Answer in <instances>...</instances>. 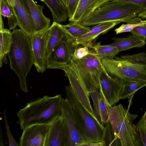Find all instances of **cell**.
Returning <instances> with one entry per match:
<instances>
[{
  "label": "cell",
  "instance_id": "cell-37",
  "mask_svg": "<svg viewBox=\"0 0 146 146\" xmlns=\"http://www.w3.org/2000/svg\"><path fill=\"white\" fill-rule=\"evenodd\" d=\"M79 146H105V143L103 141L99 142L85 141L80 144Z\"/></svg>",
  "mask_w": 146,
  "mask_h": 146
},
{
  "label": "cell",
  "instance_id": "cell-2",
  "mask_svg": "<svg viewBox=\"0 0 146 146\" xmlns=\"http://www.w3.org/2000/svg\"><path fill=\"white\" fill-rule=\"evenodd\" d=\"M12 34V42L7 55L10 66L19 78L21 90L27 93L26 77L34 64L30 38L21 29H14Z\"/></svg>",
  "mask_w": 146,
  "mask_h": 146
},
{
  "label": "cell",
  "instance_id": "cell-3",
  "mask_svg": "<svg viewBox=\"0 0 146 146\" xmlns=\"http://www.w3.org/2000/svg\"><path fill=\"white\" fill-rule=\"evenodd\" d=\"M146 54L142 52L114 58L102 60L104 69L110 76L124 81L146 82Z\"/></svg>",
  "mask_w": 146,
  "mask_h": 146
},
{
  "label": "cell",
  "instance_id": "cell-27",
  "mask_svg": "<svg viewBox=\"0 0 146 146\" xmlns=\"http://www.w3.org/2000/svg\"><path fill=\"white\" fill-rule=\"evenodd\" d=\"M123 82L124 86L121 99L131 97L137 91L146 86V82L142 81H124Z\"/></svg>",
  "mask_w": 146,
  "mask_h": 146
},
{
  "label": "cell",
  "instance_id": "cell-17",
  "mask_svg": "<svg viewBox=\"0 0 146 146\" xmlns=\"http://www.w3.org/2000/svg\"><path fill=\"white\" fill-rule=\"evenodd\" d=\"M122 22L120 21L105 22L100 23L91 28L87 33L75 40L76 45H82L90 47L92 42L98 36L106 33L110 29Z\"/></svg>",
  "mask_w": 146,
  "mask_h": 146
},
{
  "label": "cell",
  "instance_id": "cell-40",
  "mask_svg": "<svg viewBox=\"0 0 146 146\" xmlns=\"http://www.w3.org/2000/svg\"><path fill=\"white\" fill-rule=\"evenodd\" d=\"M62 1L67 8L70 0H62Z\"/></svg>",
  "mask_w": 146,
  "mask_h": 146
},
{
  "label": "cell",
  "instance_id": "cell-1",
  "mask_svg": "<svg viewBox=\"0 0 146 146\" xmlns=\"http://www.w3.org/2000/svg\"><path fill=\"white\" fill-rule=\"evenodd\" d=\"M64 99L61 94L45 95L27 103L17 113L21 129L34 124H51L62 116Z\"/></svg>",
  "mask_w": 146,
  "mask_h": 146
},
{
  "label": "cell",
  "instance_id": "cell-14",
  "mask_svg": "<svg viewBox=\"0 0 146 146\" xmlns=\"http://www.w3.org/2000/svg\"><path fill=\"white\" fill-rule=\"evenodd\" d=\"M62 116L68 133V146H79L85 141L79 132L72 107L67 97L64 100Z\"/></svg>",
  "mask_w": 146,
  "mask_h": 146
},
{
  "label": "cell",
  "instance_id": "cell-31",
  "mask_svg": "<svg viewBox=\"0 0 146 146\" xmlns=\"http://www.w3.org/2000/svg\"><path fill=\"white\" fill-rule=\"evenodd\" d=\"M136 130L138 146H146V128L138 123Z\"/></svg>",
  "mask_w": 146,
  "mask_h": 146
},
{
  "label": "cell",
  "instance_id": "cell-38",
  "mask_svg": "<svg viewBox=\"0 0 146 146\" xmlns=\"http://www.w3.org/2000/svg\"><path fill=\"white\" fill-rule=\"evenodd\" d=\"M138 123L146 128V111L144 115Z\"/></svg>",
  "mask_w": 146,
  "mask_h": 146
},
{
  "label": "cell",
  "instance_id": "cell-32",
  "mask_svg": "<svg viewBox=\"0 0 146 146\" xmlns=\"http://www.w3.org/2000/svg\"><path fill=\"white\" fill-rule=\"evenodd\" d=\"M3 116L5 123V125L7 131L9 146H19V143H18L15 140L11 132L7 120L6 110L5 109L3 112Z\"/></svg>",
  "mask_w": 146,
  "mask_h": 146
},
{
  "label": "cell",
  "instance_id": "cell-28",
  "mask_svg": "<svg viewBox=\"0 0 146 146\" xmlns=\"http://www.w3.org/2000/svg\"><path fill=\"white\" fill-rule=\"evenodd\" d=\"M126 24H123L115 30L116 34L125 32H130L135 27L146 24V20L143 21L139 17L133 18L127 22Z\"/></svg>",
  "mask_w": 146,
  "mask_h": 146
},
{
  "label": "cell",
  "instance_id": "cell-26",
  "mask_svg": "<svg viewBox=\"0 0 146 146\" xmlns=\"http://www.w3.org/2000/svg\"><path fill=\"white\" fill-rule=\"evenodd\" d=\"M102 141L104 142L105 146H121L120 140L115 133L110 121L106 124Z\"/></svg>",
  "mask_w": 146,
  "mask_h": 146
},
{
  "label": "cell",
  "instance_id": "cell-5",
  "mask_svg": "<svg viewBox=\"0 0 146 146\" xmlns=\"http://www.w3.org/2000/svg\"><path fill=\"white\" fill-rule=\"evenodd\" d=\"M143 10L133 4L111 0L95 10L81 24L88 27L110 21L127 22Z\"/></svg>",
  "mask_w": 146,
  "mask_h": 146
},
{
  "label": "cell",
  "instance_id": "cell-12",
  "mask_svg": "<svg viewBox=\"0 0 146 146\" xmlns=\"http://www.w3.org/2000/svg\"><path fill=\"white\" fill-rule=\"evenodd\" d=\"M50 125L36 124L23 130L19 143L20 146H44Z\"/></svg>",
  "mask_w": 146,
  "mask_h": 146
},
{
  "label": "cell",
  "instance_id": "cell-18",
  "mask_svg": "<svg viewBox=\"0 0 146 146\" xmlns=\"http://www.w3.org/2000/svg\"><path fill=\"white\" fill-rule=\"evenodd\" d=\"M111 0H80L76 11L69 21L80 24L95 10Z\"/></svg>",
  "mask_w": 146,
  "mask_h": 146
},
{
  "label": "cell",
  "instance_id": "cell-10",
  "mask_svg": "<svg viewBox=\"0 0 146 146\" xmlns=\"http://www.w3.org/2000/svg\"><path fill=\"white\" fill-rule=\"evenodd\" d=\"M100 89L110 106L115 104L121 99L124 86L123 81L110 75L104 68L100 76Z\"/></svg>",
  "mask_w": 146,
  "mask_h": 146
},
{
  "label": "cell",
  "instance_id": "cell-29",
  "mask_svg": "<svg viewBox=\"0 0 146 146\" xmlns=\"http://www.w3.org/2000/svg\"><path fill=\"white\" fill-rule=\"evenodd\" d=\"M98 90L93 85H91L88 89L89 95L93 102L94 112L95 117L99 123L104 126V125L101 120L99 112V101L100 93Z\"/></svg>",
  "mask_w": 146,
  "mask_h": 146
},
{
  "label": "cell",
  "instance_id": "cell-36",
  "mask_svg": "<svg viewBox=\"0 0 146 146\" xmlns=\"http://www.w3.org/2000/svg\"><path fill=\"white\" fill-rule=\"evenodd\" d=\"M112 1L121 2L133 4L146 9V0H111Z\"/></svg>",
  "mask_w": 146,
  "mask_h": 146
},
{
  "label": "cell",
  "instance_id": "cell-42",
  "mask_svg": "<svg viewBox=\"0 0 146 146\" xmlns=\"http://www.w3.org/2000/svg\"><path fill=\"white\" fill-rule=\"evenodd\" d=\"M143 25L144 26H145V27H146V24L144 25Z\"/></svg>",
  "mask_w": 146,
  "mask_h": 146
},
{
  "label": "cell",
  "instance_id": "cell-19",
  "mask_svg": "<svg viewBox=\"0 0 146 146\" xmlns=\"http://www.w3.org/2000/svg\"><path fill=\"white\" fill-rule=\"evenodd\" d=\"M66 33L59 23L54 21L47 31L46 44V60L52 51L60 42Z\"/></svg>",
  "mask_w": 146,
  "mask_h": 146
},
{
  "label": "cell",
  "instance_id": "cell-34",
  "mask_svg": "<svg viewBox=\"0 0 146 146\" xmlns=\"http://www.w3.org/2000/svg\"><path fill=\"white\" fill-rule=\"evenodd\" d=\"M130 32L132 35L141 38L145 40L146 38V27L143 25L135 27Z\"/></svg>",
  "mask_w": 146,
  "mask_h": 146
},
{
  "label": "cell",
  "instance_id": "cell-16",
  "mask_svg": "<svg viewBox=\"0 0 146 146\" xmlns=\"http://www.w3.org/2000/svg\"><path fill=\"white\" fill-rule=\"evenodd\" d=\"M22 1L33 20L35 33L48 29L50 25V20L43 13L44 6L36 4L33 0Z\"/></svg>",
  "mask_w": 146,
  "mask_h": 146
},
{
  "label": "cell",
  "instance_id": "cell-33",
  "mask_svg": "<svg viewBox=\"0 0 146 146\" xmlns=\"http://www.w3.org/2000/svg\"><path fill=\"white\" fill-rule=\"evenodd\" d=\"M78 46L75 49L72 56L77 59L80 60L88 55L90 51L87 46H83V47Z\"/></svg>",
  "mask_w": 146,
  "mask_h": 146
},
{
  "label": "cell",
  "instance_id": "cell-25",
  "mask_svg": "<svg viewBox=\"0 0 146 146\" xmlns=\"http://www.w3.org/2000/svg\"><path fill=\"white\" fill-rule=\"evenodd\" d=\"M0 14L8 19V24L10 30L15 29L17 25L16 17L11 7L6 0H0Z\"/></svg>",
  "mask_w": 146,
  "mask_h": 146
},
{
  "label": "cell",
  "instance_id": "cell-6",
  "mask_svg": "<svg viewBox=\"0 0 146 146\" xmlns=\"http://www.w3.org/2000/svg\"><path fill=\"white\" fill-rule=\"evenodd\" d=\"M105 100L109 121L121 146H138L136 125L133 123L137 115L131 114L121 104L111 106Z\"/></svg>",
  "mask_w": 146,
  "mask_h": 146
},
{
  "label": "cell",
  "instance_id": "cell-35",
  "mask_svg": "<svg viewBox=\"0 0 146 146\" xmlns=\"http://www.w3.org/2000/svg\"><path fill=\"white\" fill-rule=\"evenodd\" d=\"M80 0H70L67 7L69 19L74 15L78 7Z\"/></svg>",
  "mask_w": 146,
  "mask_h": 146
},
{
  "label": "cell",
  "instance_id": "cell-13",
  "mask_svg": "<svg viewBox=\"0 0 146 146\" xmlns=\"http://www.w3.org/2000/svg\"><path fill=\"white\" fill-rule=\"evenodd\" d=\"M68 135L62 116L50 125L44 146H68Z\"/></svg>",
  "mask_w": 146,
  "mask_h": 146
},
{
  "label": "cell",
  "instance_id": "cell-4",
  "mask_svg": "<svg viewBox=\"0 0 146 146\" xmlns=\"http://www.w3.org/2000/svg\"><path fill=\"white\" fill-rule=\"evenodd\" d=\"M67 98L72 107L79 132L85 141H102L105 127L88 112L78 100L70 86L65 87ZM84 141V142H85Z\"/></svg>",
  "mask_w": 146,
  "mask_h": 146
},
{
  "label": "cell",
  "instance_id": "cell-22",
  "mask_svg": "<svg viewBox=\"0 0 146 146\" xmlns=\"http://www.w3.org/2000/svg\"><path fill=\"white\" fill-rule=\"evenodd\" d=\"M112 39L113 42L111 45L117 48L120 52L133 48L142 47L146 44L145 40L132 35L126 38H113Z\"/></svg>",
  "mask_w": 146,
  "mask_h": 146
},
{
  "label": "cell",
  "instance_id": "cell-15",
  "mask_svg": "<svg viewBox=\"0 0 146 146\" xmlns=\"http://www.w3.org/2000/svg\"><path fill=\"white\" fill-rule=\"evenodd\" d=\"M11 6L21 29L29 36L35 32L34 23L22 0H12Z\"/></svg>",
  "mask_w": 146,
  "mask_h": 146
},
{
  "label": "cell",
  "instance_id": "cell-11",
  "mask_svg": "<svg viewBox=\"0 0 146 146\" xmlns=\"http://www.w3.org/2000/svg\"><path fill=\"white\" fill-rule=\"evenodd\" d=\"M48 29L35 33L29 36L34 58V64L37 72L42 73L46 69V44Z\"/></svg>",
  "mask_w": 146,
  "mask_h": 146
},
{
  "label": "cell",
  "instance_id": "cell-30",
  "mask_svg": "<svg viewBox=\"0 0 146 146\" xmlns=\"http://www.w3.org/2000/svg\"><path fill=\"white\" fill-rule=\"evenodd\" d=\"M100 95L99 98V107L100 115L102 121L104 125L109 121L108 110L104 96L100 89Z\"/></svg>",
  "mask_w": 146,
  "mask_h": 146
},
{
  "label": "cell",
  "instance_id": "cell-39",
  "mask_svg": "<svg viewBox=\"0 0 146 146\" xmlns=\"http://www.w3.org/2000/svg\"><path fill=\"white\" fill-rule=\"evenodd\" d=\"M137 16L143 19L146 18V9L140 12L138 14Z\"/></svg>",
  "mask_w": 146,
  "mask_h": 146
},
{
  "label": "cell",
  "instance_id": "cell-20",
  "mask_svg": "<svg viewBox=\"0 0 146 146\" xmlns=\"http://www.w3.org/2000/svg\"><path fill=\"white\" fill-rule=\"evenodd\" d=\"M0 67L3 62L8 63L7 56L12 42V32L4 28L2 15H0Z\"/></svg>",
  "mask_w": 146,
  "mask_h": 146
},
{
  "label": "cell",
  "instance_id": "cell-41",
  "mask_svg": "<svg viewBox=\"0 0 146 146\" xmlns=\"http://www.w3.org/2000/svg\"><path fill=\"white\" fill-rule=\"evenodd\" d=\"M7 2L11 7L12 4V0H6Z\"/></svg>",
  "mask_w": 146,
  "mask_h": 146
},
{
  "label": "cell",
  "instance_id": "cell-21",
  "mask_svg": "<svg viewBox=\"0 0 146 146\" xmlns=\"http://www.w3.org/2000/svg\"><path fill=\"white\" fill-rule=\"evenodd\" d=\"M44 2L50 9L54 21L63 22L68 18L67 8L62 0H39Z\"/></svg>",
  "mask_w": 146,
  "mask_h": 146
},
{
  "label": "cell",
  "instance_id": "cell-9",
  "mask_svg": "<svg viewBox=\"0 0 146 146\" xmlns=\"http://www.w3.org/2000/svg\"><path fill=\"white\" fill-rule=\"evenodd\" d=\"M74 40L65 34L47 59L46 69H61L69 63L75 49L79 45L74 44Z\"/></svg>",
  "mask_w": 146,
  "mask_h": 146
},
{
  "label": "cell",
  "instance_id": "cell-24",
  "mask_svg": "<svg viewBox=\"0 0 146 146\" xmlns=\"http://www.w3.org/2000/svg\"><path fill=\"white\" fill-rule=\"evenodd\" d=\"M61 27L66 33L75 40L87 33L91 29L79 23L72 22L66 25H61Z\"/></svg>",
  "mask_w": 146,
  "mask_h": 146
},
{
  "label": "cell",
  "instance_id": "cell-8",
  "mask_svg": "<svg viewBox=\"0 0 146 146\" xmlns=\"http://www.w3.org/2000/svg\"><path fill=\"white\" fill-rule=\"evenodd\" d=\"M61 69L64 71L68 78L70 86L77 99L91 115L97 119L90 104V95L86 86L71 58L69 63Z\"/></svg>",
  "mask_w": 146,
  "mask_h": 146
},
{
  "label": "cell",
  "instance_id": "cell-23",
  "mask_svg": "<svg viewBox=\"0 0 146 146\" xmlns=\"http://www.w3.org/2000/svg\"><path fill=\"white\" fill-rule=\"evenodd\" d=\"M100 43L97 42L90 47L102 60L113 58L120 52L117 48L111 44L102 45Z\"/></svg>",
  "mask_w": 146,
  "mask_h": 146
},
{
  "label": "cell",
  "instance_id": "cell-7",
  "mask_svg": "<svg viewBox=\"0 0 146 146\" xmlns=\"http://www.w3.org/2000/svg\"><path fill=\"white\" fill-rule=\"evenodd\" d=\"M71 59L87 88L92 85L99 90L100 78L104 69L101 58L94 52L90 51L89 54L82 59H77L73 56Z\"/></svg>",
  "mask_w": 146,
  "mask_h": 146
}]
</instances>
